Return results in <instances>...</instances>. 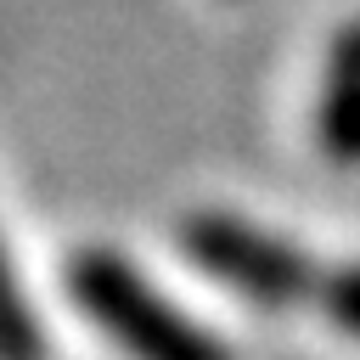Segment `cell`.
<instances>
[{
    "label": "cell",
    "mask_w": 360,
    "mask_h": 360,
    "mask_svg": "<svg viewBox=\"0 0 360 360\" xmlns=\"http://www.w3.org/2000/svg\"><path fill=\"white\" fill-rule=\"evenodd\" d=\"M180 248L197 270L236 287L259 309H321L332 326L360 338V264H321L276 231L236 214H186Z\"/></svg>",
    "instance_id": "cell-1"
},
{
    "label": "cell",
    "mask_w": 360,
    "mask_h": 360,
    "mask_svg": "<svg viewBox=\"0 0 360 360\" xmlns=\"http://www.w3.org/2000/svg\"><path fill=\"white\" fill-rule=\"evenodd\" d=\"M68 292L129 360H231V349L208 326H197L186 309H174L135 264H124L107 248L73 253Z\"/></svg>",
    "instance_id": "cell-2"
},
{
    "label": "cell",
    "mask_w": 360,
    "mask_h": 360,
    "mask_svg": "<svg viewBox=\"0 0 360 360\" xmlns=\"http://www.w3.org/2000/svg\"><path fill=\"white\" fill-rule=\"evenodd\" d=\"M321 146L332 163H360V22L332 39L326 90H321Z\"/></svg>",
    "instance_id": "cell-3"
},
{
    "label": "cell",
    "mask_w": 360,
    "mask_h": 360,
    "mask_svg": "<svg viewBox=\"0 0 360 360\" xmlns=\"http://www.w3.org/2000/svg\"><path fill=\"white\" fill-rule=\"evenodd\" d=\"M0 360H45V338H39V321L17 287L6 242H0Z\"/></svg>",
    "instance_id": "cell-4"
}]
</instances>
